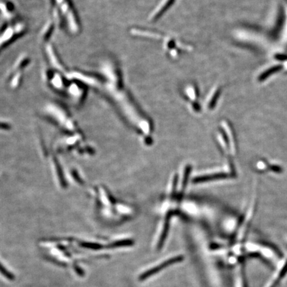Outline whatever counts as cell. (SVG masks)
Masks as SVG:
<instances>
[{"instance_id":"52a82bcc","label":"cell","mask_w":287,"mask_h":287,"mask_svg":"<svg viewBox=\"0 0 287 287\" xmlns=\"http://www.w3.org/2000/svg\"><path fill=\"white\" fill-rule=\"evenodd\" d=\"M81 246L86 247V248L95 249V250L103 248L101 245L96 244V243H83Z\"/></svg>"},{"instance_id":"6da1fadb","label":"cell","mask_w":287,"mask_h":287,"mask_svg":"<svg viewBox=\"0 0 287 287\" xmlns=\"http://www.w3.org/2000/svg\"><path fill=\"white\" fill-rule=\"evenodd\" d=\"M273 269L271 277L262 287H277L282 283L287 276V258H283Z\"/></svg>"},{"instance_id":"7a4b0ae2","label":"cell","mask_w":287,"mask_h":287,"mask_svg":"<svg viewBox=\"0 0 287 287\" xmlns=\"http://www.w3.org/2000/svg\"><path fill=\"white\" fill-rule=\"evenodd\" d=\"M54 1L58 9H59L61 14H63V18L65 17L67 24L68 26H69V29L72 31H76L78 29L77 22L75 16L69 6V1L68 0H54Z\"/></svg>"},{"instance_id":"8992f818","label":"cell","mask_w":287,"mask_h":287,"mask_svg":"<svg viewBox=\"0 0 287 287\" xmlns=\"http://www.w3.org/2000/svg\"><path fill=\"white\" fill-rule=\"evenodd\" d=\"M0 273L1 275H3L5 278L8 279V280H14L15 279L14 275L12 273H9L8 271L5 267H3V265L0 263Z\"/></svg>"},{"instance_id":"3957f363","label":"cell","mask_w":287,"mask_h":287,"mask_svg":"<svg viewBox=\"0 0 287 287\" xmlns=\"http://www.w3.org/2000/svg\"><path fill=\"white\" fill-rule=\"evenodd\" d=\"M184 258V257L182 256L173 257V258H170L169 259L165 260V261L162 262L161 264L156 266V267H153L152 269H149L148 271L142 274L139 277V280H146V279L150 278L153 275H156V274L161 271L162 270L166 269V268L169 267L170 266L173 265V264L178 263V262L183 261Z\"/></svg>"},{"instance_id":"5b68a950","label":"cell","mask_w":287,"mask_h":287,"mask_svg":"<svg viewBox=\"0 0 287 287\" xmlns=\"http://www.w3.org/2000/svg\"><path fill=\"white\" fill-rule=\"evenodd\" d=\"M134 241L130 240V239H124V240H120L116 241L110 245L111 247H129L133 245Z\"/></svg>"},{"instance_id":"277c9868","label":"cell","mask_w":287,"mask_h":287,"mask_svg":"<svg viewBox=\"0 0 287 287\" xmlns=\"http://www.w3.org/2000/svg\"><path fill=\"white\" fill-rule=\"evenodd\" d=\"M169 218H167L164 220L163 225H162V230L161 235L159 238L157 244L158 249H160L163 247L164 243L165 242L166 237H167L168 233H169Z\"/></svg>"}]
</instances>
